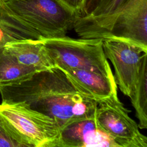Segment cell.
<instances>
[{
    "mask_svg": "<svg viewBox=\"0 0 147 147\" xmlns=\"http://www.w3.org/2000/svg\"><path fill=\"white\" fill-rule=\"evenodd\" d=\"M2 100L23 102L51 118L60 131L93 116L97 103L81 95L59 67L37 71L28 78L0 86Z\"/></svg>",
    "mask_w": 147,
    "mask_h": 147,
    "instance_id": "1",
    "label": "cell"
},
{
    "mask_svg": "<svg viewBox=\"0 0 147 147\" xmlns=\"http://www.w3.org/2000/svg\"><path fill=\"white\" fill-rule=\"evenodd\" d=\"M73 29L80 38L120 40L147 52V0H129L106 16L78 17Z\"/></svg>",
    "mask_w": 147,
    "mask_h": 147,
    "instance_id": "2",
    "label": "cell"
},
{
    "mask_svg": "<svg viewBox=\"0 0 147 147\" xmlns=\"http://www.w3.org/2000/svg\"><path fill=\"white\" fill-rule=\"evenodd\" d=\"M33 40L61 37L73 29L78 13L60 0H3Z\"/></svg>",
    "mask_w": 147,
    "mask_h": 147,
    "instance_id": "3",
    "label": "cell"
},
{
    "mask_svg": "<svg viewBox=\"0 0 147 147\" xmlns=\"http://www.w3.org/2000/svg\"><path fill=\"white\" fill-rule=\"evenodd\" d=\"M0 114L21 147H58L60 130L55 122L25 102L2 100Z\"/></svg>",
    "mask_w": 147,
    "mask_h": 147,
    "instance_id": "4",
    "label": "cell"
},
{
    "mask_svg": "<svg viewBox=\"0 0 147 147\" xmlns=\"http://www.w3.org/2000/svg\"><path fill=\"white\" fill-rule=\"evenodd\" d=\"M41 41L55 67L61 69H85L114 76L101 39L75 38L65 36Z\"/></svg>",
    "mask_w": 147,
    "mask_h": 147,
    "instance_id": "5",
    "label": "cell"
},
{
    "mask_svg": "<svg viewBox=\"0 0 147 147\" xmlns=\"http://www.w3.org/2000/svg\"><path fill=\"white\" fill-rule=\"evenodd\" d=\"M129 112L117 94L97 103L95 116L99 127L118 146L147 147L146 137Z\"/></svg>",
    "mask_w": 147,
    "mask_h": 147,
    "instance_id": "6",
    "label": "cell"
},
{
    "mask_svg": "<svg viewBox=\"0 0 147 147\" xmlns=\"http://www.w3.org/2000/svg\"><path fill=\"white\" fill-rule=\"evenodd\" d=\"M102 42L105 56L114 67L116 84L122 93L130 98L136 88L147 52L120 40L106 39Z\"/></svg>",
    "mask_w": 147,
    "mask_h": 147,
    "instance_id": "7",
    "label": "cell"
},
{
    "mask_svg": "<svg viewBox=\"0 0 147 147\" xmlns=\"http://www.w3.org/2000/svg\"><path fill=\"white\" fill-rule=\"evenodd\" d=\"M117 147L99 127L95 114L68 125L60 131L58 147Z\"/></svg>",
    "mask_w": 147,
    "mask_h": 147,
    "instance_id": "8",
    "label": "cell"
},
{
    "mask_svg": "<svg viewBox=\"0 0 147 147\" xmlns=\"http://www.w3.org/2000/svg\"><path fill=\"white\" fill-rule=\"evenodd\" d=\"M61 70L75 89L89 100L98 103L118 94L114 76L85 69Z\"/></svg>",
    "mask_w": 147,
    "mask_h": 147,
    "instance_id": "9",
    "label": "cell"
},
{
    "mask_svg": "<svg viewBox=\"0 0 147 147\" xmlns=\"http://www.w3.org/2000/svg\"><path fill=\"white\" fill-rule=\"evenodd\" d=\"M3 51L14 57L19 63L38 71L55 67L48 49L41 40H14L6 43L3 48Z\"/></svg>",
    "mask_w": 147,
    "mask_h": 147,
    "instance_id": "10",
    "label": "cell"
},
{
    "mask_svg": "<svg viewBox=\"0 0 147 147\" xmlns=\"http://www.w3.org/2000/svg\"><path fill=\"white\" fill-rule=\"evenodd\" d=\"M22 39L33 40L25 25L10 10L3 0H0V49L10 41Z\"/></svg>",
    "mask_w": 147,
    "mask_h": 147,
    "instance_id": "11",
    "label": "cell"
},
{
    "mask_svg": "<svg viewBox=\"0 0 147 147\" xmlns=\"http://www.w3.org/2000/svg\"><path fill=\"white\" fill-rule=\"evenodd\" d=\"M147 55L143 60L136 88L130 97L141 129L147 128Z\"/></svg>",
    "mask_w": 147,
    "mask_h": 147,
    "instance_id": "12",
    "label": "cell"
},
{
    "mask_svg": "<svg viewBox=\"0 0 147 147\" xmlns=\"http://www.w3.org/2000/svg\"><path fill=\"white\" fill-rule=\"evenodd\" d=\"M36 69L19 63L14 57L0 49V86L10 84L25 79Z\"/></svg>",
    "mask_w": 147,
    "mask_h": 147,
    "instance_id": "13",
    "label": "cell"
},
{
    "mask_svg": "<svg viewBox=\"0 0 147 147\" xmlns=\"http://www.w3.org/2000/svg\"><path fill=\"white\" fill-rule=\"evenodd\" d=\"M129 0H100L96 7L86 16H103L110 14L122 7ZM84 17V16H83Z\"/></svg>",
    "mask_w": 147,
    "mask_h": 147,
    "instance_id": "14",
    "label": "cell"
},
{
    "mask_svg": "<svg viewBox=\"0 0 147 147\" xmlns=\"http://www.w3.org/2000/svg\"><path fill=\"white\" fill-rule=\"evenodd\" d=\"M21 147L16 141L9 126L0 114V147Z\"/></svg>",
    "mask_w": 147,
    "mask_h": 147,
    "instance_id": "15",
    "label": "cell"
},
{
    "mask_svg": "<svg viewBox=\"0 0 147 147\" xmlns=\"http://www.w3.org/2000/svg\"><path fill=\"white\" fill-rule=\"evenodd\" d=\"M100 0H85L83 8L78 17L89 15L96 7Z\"/></svg>",
    "mask_w": 147,
    "mask_h": 147,
    "instance_id": "16",
    "label": "cell"
},
{
    "mask_svg": "<svg viewBox=\"0 0 147 147\" xmlns=\"http://www.w3.org/2000/svg\"><path fill=\"white\" fill-rule=\"evenodd\" d=\"M62 2L76 11L78 16L81 12L85 0H60Z\"/></svg>",
    "mask_w": 147,
    "mask_h": 147,
    "instance_id": "17",
    "label": "cell"
}]
</instances>
